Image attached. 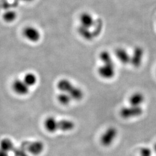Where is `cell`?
Instances as JSON below:
<instances>
[{
	"label": "cell",
	"mask_w": 156,
	"mask_h": 156,
	"mask_svg": "<svg viewBox=\"0 0 156 156\" xmlns=\"http://www.w3.org/2000/svg\"><path fill=\"white\" fill-rule=\"evenodd\" d=\"M97 73L101 78L105 80H111L116 75V67L114 62L102 63L98 68Z\"/></svg>",
	"instance_id": "cell-1"
},
{
	"label": "cell",
	"mask_w": 156,
	"mask_h": 156,
	"mask_svg": "<svg viewBox=\"0 0 156 156\" xmlns=\"http://www.w3.org/2000/svg\"><path fill=\"white\" fill-rule=\"evenodd\" d=\"M97 21V19H95L91 13L87 12H84L82 13L79 17V26L91 30L94 35L95 26Z\"/></svg>",
	"instance_id": "cell-2"
},
{
	"label": "cell",
	"mask_w": 156,
	"mask_h": 156,
	"mask_svg": "<svg viewBox=\"0 0 156 156\" xmlns=\"http://www.w3.org/2000/svg\"><path fill=\"white\" fill-rule=\"evenodd\" d=\"M23 37L31 43H37L41 39V33L39 29L33 26H28L23 29Z\"/></svg>",
	"instance_id": "cell-3"
},
{
	"label": "cell",
	"mask_w": 156,
	"mask_h": 156,
	"mask_svg": "<svg viewBox=\"0 0 156 156\" xmlns=\"http://www.w3.org/2000/svg\"><path fill=\"white\" fill-rule=\"evenodd\" d=\"M24 151H27L29 153L38 156L41 154L44 150L45 146L42 142L39 140L24 142L22 146Z\"/></svg>",
	"instance_id": "cell-4"
},
{
	"label": "cell",
	"mask_w": 156,
	"mask_h": 156,
	"mask_svg": "<svg viewBox=\"0 0 156 156\" xmlns=\"http://www.w3.org/2000/svg\"><path fill=\"white\" fill-rule=\"evenodd\" d=\"M144 113V110L141 106H133L130 105L129 106L123 107L120 111V116L125 119H128L134 117H139L141 116Z\"/></svg>",
	"instance_id": "cell-5"
},
{
	"label": "cell",
	"mask_w": 156,
	"mask_h": 156,
	"mask_svg": "<svg viewBox=\"0 0 156 156\" xmlns=\"http://www.w3.org/2000/svg\"><path fill=\"white\" fill-rule=\"evenodd\" d=\"M118 131L114 127H109L106 129L100 138L101 145L105 147H108L113 143L117 138Z\"/></svg>",
	"instance_id": "cell-6"
},
{
	"label": "cell",
	"mask_w": 156,
	"mask_h": 156,
	"mask_svg": "<svg viewBox=\"0 0 156 156\" xmlns=\"http://www.w3.org/2000/svg\"><path fill=\"white\" fill-rule=\"evenodd\" d=\"M12 89L15 93L20 96L28 94L30 90V88L24 83L23 79H17L13 82L12 84Z\"/></svg>",
	"instance_id": "cell-7"
},
{
	"label": "cell",
	"mask_w": 156,
	"mask_h": 156,
	"mask_svg": "<svg viewBox=\"0 0 156 156\" xmlns=\"http://www.w3.org/2000/svg\"><path fill=\"white\" fill-rule=\"evenodd\" d=\"M144 57V50L140 47H136L132 55H131L130 64L134 67H140L142 64Z\"/></svg>",
	"instance_id": "cell-8"
},
{
	"label": "cell",
	"mask_w": 156,
	"mask_h": 156,
	"mask_svg": "<svg viewBox=\"0 0 156 156\" xmlns=\"http://www.w3.org/2000/svg\"><path fill=\"white\" fill-rule=\"evenodd\" d=\"M115 56L118 61L120 62L123 64H130L131 62V55L128 52V51L122 48H117L115 53Z\"/></svg>",
	"instance_id": "cell-9"
},
{
	"label": "cell",
	"mask_w": 156,
	"mask_h": 156,
	"mask_svg": "<svg viewBox=\"0 0 156 156\" xmlns=\"http://www.w3.org/2000/svg\"><path fill=\"white\" fill-rule=\"evenodd\" d=\"M75 85L68 79L62 78L60 79L57 83V87L60 92L68 93L73 89Z\"/></svg>",
	"instance_id": "cell-10"
},
{
	"label": "cell",
	"mask_w": 156,
	"mask_h": 156,
	"mask_svg": "<svg viewBox=\"0 0 156 156\" xmlns=\"http://www.w3.org/2000/svg\"><path fill=\"white\" fill-rule=\"evenodd\" d=\"M75 127V124L72 120L62 119L58 121L57 122V128L58 130H60L64 132L71 131L73 130Z\"/></svg>",
	"instance_id": "cell-11"
},
{
	"label": "cell",
	"mask_w": 156,
	"mask_h": 156,
	"mask_svg": "<svg viewBox=\"0 0 156 156\" xmlns=\"http://www.w3.org/2000/svg\"><path fill=\"white\" fill-rule=\"evenodd\" d=\"M145 100L144 95L140 92H136L134 93L129 97L128 102L130 105L141 106V105L144 102Z\"/></svg>",
	"instance_id": "cell-12"
},
{
	"label": "cell",
	"mask_w": 156,
	"mask_h": 156,
	"mask_svg": "<svg viewBox=\"0 0 156 156\" xmlns=\"http://www.w3.org/2000/svg\"><path fill=\"white\" fill-rule=\"evenodd\" d=\"M57 122L55 117L49 116L47 117L44 122V127L47 131L50 133H54L58 131Z\"/></svg>",
	"instance_id": "cell-13"
},
{
	"label": "cell",
	"mask_w": 156,
	"mask_h": 156,
	"mask_svg": "<svg viewBox=\"0 0 156 156\" xmlns=\"http://www.w3.org/2000/svg\"><path fill=\"white\" fill-rule=\"evenodd\" d=\"M22 79L30 88L35 86L38 81L37 75L33 73H26Z\"/></svg>",
	"instance_id": "cell-14"
},
{
	"label": "cell",
	"mask_w": 156,
	"mask_h": 156,
	"mask_svg": "<svg viewBox=\"0 0 156 156\" xmlns=\"http://www.w3.org/2000/svg\"><path fill=\"white\" fill-rule=\"evenodd\" d=\"M73 100H82L84 97L83 91L78 86H74L73 89L71 90L68 93Z\"/></svg>",
	"instance_id": "cell-15"
},
{
	"label": "cell",
	"mask_w": 156,
	"mask_h": 156,
	"mask_svg": "<svg viewBox=\"0 0 156 156\" xmlns=\"http://www.w3.org/2000/svg\"><path fill=\"white\" fill-rule=\"evenodd\" d=\"M57 100L62 105H68L73 101L69 95L64 92H60L57 95Z\"/></svg>",
	"instance_id": "cell-16"
},
{
	"label": "cell",
	"mask_w": 156,
	"mask_h": 156,
	"mask_svg": "<svg viewBox=\"0 0 156 156\" xmlns=\"http://www.w3.org/2000/svg\"><path fill=\"white\" fill-rule=\"evenodd\" d=\"M17 17L16 12L12 10L5 12L3 15V19L6 23H12L16 20Z\"/></svg>",
	"instance_id": "cell-17"
},
{
	"label": "cell",
	"mask_w": 156,
	"mask_h": 156,
	"mask_svg": "<svg viewBox=\"0 0 156 156\" xmlns=\"http://www.w3.org/2000/svg\"><path fill=\"white\" fill-rule=\"evenodd\" d=\"M0 148H1V150L2 151L8 152L12 151L14 148V146L11 140L4 139L2 140L0 143Z\"/></svg>",
	"instance_id": "cell-18"
},
{
	"label": "cell",
	"mask_w": 156,
	"mask_h": 156,
	"mask_svg": "<svg viewBox=\"0 0 156 156\" xmlns=\"http://www.w3.org/2000/svg\"><path fill=\"white\" fill-rule=\"evenodd\" d=\"M99 58L102 63H108L114 62L111 54L106 50L102 51L100 53Z\"/></svg>",
	"instance_id": "cell-19"
},
{
	"label": "cell",
	"mask_w": 156,
	"mask_h": 156,
	"mask_svg": "<svg viewBox=\"0 0 156 156\" xmlns=\"http://www.w3.org/2000/svg\"><path fill=\"white\" fill-rule=\"evenodd\" d=\"M153 151L149 147H143L140 151V156H152Z\"/></svg>",
	"instance_id": "cell-20"
},
{
	"label": "cell",
	"mask_w": 156,
	"mask_h": 156,
	"mask_svg": "<svg viewBox=\"0 0 156 156\" xmlns=\"http://www.w3.org/2000/svg\"><path fill=\"white\" fill-rule=\"evenodd\" d=\"M14 151L16 156H28L26 151H24L22 148L16 149Z\"/></svg>",
	"instance_id": "cell-21"
},
{
	"label": "cell",
	"mask_w": 156,
	"mask_h": 156,
	"mask_svg": "<svg viewBox=\"0 0 156 156\" xmlns=\"http://www.w3.org/2000/svg\"><path fill=\"white\" fill-rule=\"evenodd\" d=\"M0 156H8V152H6V151H2V150H0Z\"/></svg>",
	"instance_id": "cell-22"
},
{
	"label": "cell",
	"mask_w": 156,
	"mask_h": 156,
	"mask_svg": "<svg viewBox=\"0 0 156 156\" xmlns=\"http://www.w3.org/2000/svg\"><path fill=\"white\" fill-rule=\"evenodd\" d=\"M20 1H24V2H31V1H33V0H20Z\"/></svg>",
	"instance_id": "cell-23"
},
{
	"label": "cell",
	"mask_w": 156,
	"mask_h": 156,
	"mask_svg": "<svg viewBox=\"0 0 156 156\" xmlns=\"http://www.w3.org/2000/svg\"><path fill=\"white\" fill-rule=\"evenodd\" d=\"M153 150L154 151V152L156 153V143L154 145V147H153Z\"/></svg>",
	"instance_id": "cell-24"
}]
</instances>
